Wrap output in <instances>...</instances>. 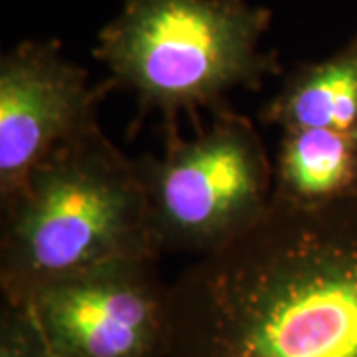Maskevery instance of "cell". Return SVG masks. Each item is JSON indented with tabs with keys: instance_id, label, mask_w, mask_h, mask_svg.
<instances>
[{
	"instance_id": "277c9868",
	"label": "cell",
	"mask_w": 357,
	"mask_h": 357,
	"mask_svg": "<svg viewBox=\"0 0 357 357\" xmlns=\"http://www.w3.org/2000/svg\"><path fill=\"white\" fill-rule=\"evenodd\" d=\"M159 255L217 252L272 206L274 167L255 123L229 107L185 139L167 135L163 155L135 157Z\"/></svg>"
},
{
	"instance_id": "ba28073f",
	"label": "cell",
	"mask_w": 357,
	"mask_h": 357,
	"mask_svg": "<svg viewBox=\"0 0 357 357\" xmlns=\"http://www.w3.org/2000/svg\"><path fill=\"white\" fill-rule=\"evenodd\" d=\"M272 203L319 208L357 195L356 133L332 129L282 131L272 161Z\"/></svg>"
},
{
	"instance_id": "7a4b0ae2",
	"label": "cell",
	"mask_w": 357,
	"mask_h": 357,
	"mask_svg": "<svg viewBox=\"0 0 357 357\" xmlns=\"http://www.w3.org/2000/svg\"><path fill=\"white\" fill-rule=\"evenodd\" d=\"M0 204L4 302L117 260L159 258L135 159L100 126L52 151Z\"/></svg>"
},
{
	"instance_id": "5b68a950",
	"label": "cell",
	"mask_w": 357,
	"mask_h": 357,
	"mask_svg": "<svg viewBox=\"0 0 357 357\" xmlns=\"http://www.w3.org/2000/svg\"><path fill=\"white\" fill-rule=\"evenodd\" d=\"M20 306L58 357H171V296L155 256L52 282Z\"/></svg>"
},
{
	"instance_id": "6da1fadb",
	"label": "cell",
	"mask_w": 357,
	"mask_h": 357,
	"mask_svg": "<svg viewBox=\"0 0 357 357\" xmlns=\"http://www.w3.org/2000/svg\"><path fill=\"white\" fill-rule=\"evenodd\" d=\"M169 296L171 357H357V195L272 203Z\"/></svg>"
},
{
	"instance_id": "3957f363",
	"label": "cell",
	"mask_w": 357,
	"mask_h": 357,
	"mask_svg": "<svg viewBox=\"0 0 357 357\" xmlns=\"http://www.w3.org/2000/svg\"><path fill=\"white\" fill-rule=\"evenodd\" d=\"M272 13L250 0H126L98 34L93 56L112 88L129 89L139 119L161 115L167 135L181 115L227 107L234 89H258L280 70L262 48Z\"/></svg>"
},
{
	"instance_id": "30bf717a",
	"label": "cell",
	"mask_w": 357,
	"mask_h": 357,
	"mask_svg": "<svg viewBox=\"0 0 357 357\" xmlns=\"http://www.w3.org/2000/svg\"><path fill=\"white\" fill-rule=\"evenodd\" d=\"M356 141H357V131H356Z\"/></svg>"
},
{
	"instance_id": "8992f818",
	"label": "cell",
	"mask_w": 357,
	"mask_h": 357,
	"mask_svg": "<svg viewBox=\"0 0 357 357\" xmlns=\"http://www.w3.org/2000/svg\"><path fill=\"white\" fill-rule=\"evenodd\" d=\"M56 40H24L0 58V201L16 192L52 151L98 126L107 89Z\"/></svg>"
},
{
	"instance_id": "9c48e42d",
	"label": "cell",
	"mask_w": 357,
	"mask_h": 357,
	"mask_svg": "<svg viewBox=\"0 0 357 357\" xmlns=\"http://www.w3.org/2000/svg\"><path fill=\"white\" fill-rule=\"evenodd\" d=\"M0 357H58L40 332L38 324L20 304L0 307Z\"/></svg>"
},
{
	"instance_id": "52a82bcc",
	"label": "cell",
	"mask_w": 357,
	"mask_h": 357,
	"mask_svg": "<svg viewBox=\"0 0 357 357\" xmlns=\"http://www.w3.org/2000/svg\"><path fill=\"white\" fill-rule=\"evenodd\" d=\"M266 126L357 131V34L318 62L294 68L260 109Z\"/></svg>"
}]
</instances>
